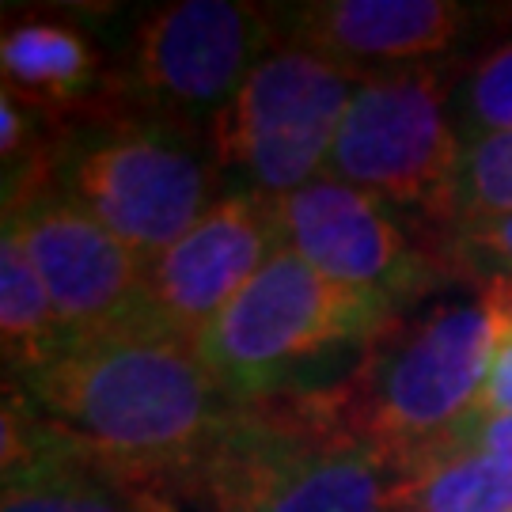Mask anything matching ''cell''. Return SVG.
I'll use <instances>...</instances> for the list:
<instances>
[{
    "mask_svg": "<svg viewBox=\"0 0 512 512\" xmlns=\"http://www.w3.org/2000/svg\"><path fill=\"white\" fill-rule=\"evenodd\" d=\"M12 384L145 501L183 490L243 410L194 342L164 327L73 338Z\"/></svg>",
    "mask_w": 512,
    "mask_h": 512,
    "instance_id": "6da1fadb",
    "label": "cell"
},
{
    "mask_svg": "<svg viewBox=\"0 0 512 512\" xmlns=\"http://www.w3.org/2000/svg\"><path fill=\"white\" fill-rule=\"evenodd\" d=\"M497 323L478 300H444L421 315H395L342 384L308 391L315 418L365 444L391 475L452 452L475 421Z\"/></svg>",
    "mask_w": 512,
    "mask_h": 512,
    "instance_id": "7a4b0ae2",
    "label": "cell"
},
{
    "mask_svg": "<svg viewBox=\"0 0 512 512\" xmlns=\"http://www.w3.org/2000/svg\"><path fill=\"white\" fill-rule=\"evenodd\" d=\"M50 183L145 266L224 198L209 137L148 114H107L69 126Z\"/></svg>",
    "mask_w": 512,
    "mask_h": 512,
    "instance_id": "3957f363",
    "label": "cell"
},
{
    "mask_svg": "<svg viewBox=\"0 0 512 512\" xmlns=\"http://www.w3.org/2000/svg\"><path fill=\"white\" fill-rule=\"evenodd\" d=\"M391 486L365 444L277 395L239 410L183 494L205 512H391Z\"/></svg>",
    "mask_w": 512,
    "mask_h": 512,
    "instance_id": "277c9868",
    "label": "cell"
},
{
    "mask_svg": "<svg viewBox=\"0 0 512 512\" xmlns=\"http://www.w3.org/2000/svg\"><path fill=\"white\" fill-rule=\"evenodd\" d=\"M399 311L315 274L277 247L243 293L198 334V357L239 406L289 395L300 368L338 346H368Z\"/></svg>",
    "mask_w": 512,
    "mask_h": 512,
    "instance_id": "5b68a950",
    "label": "cell"
},
{
    "mask_svg": "<svg viewBox=\"0 0 512 512\" xmlns=\"http://www.w3.org/2000/svg\"><path fill=\"white\" fill-rule=\"evenodd\" d=\"M277 42V16L266 4H160L137 23L118 73H110V114H148L209 137Z\"/></svg>",
    "mask_w": 512,
    "mask_h": 512,
    "instance_id": "8992f818",
    "label": "cell"
},
{
    "mask_svg": "<svg viewBox=\"0 0 512 512\" xmlns=\"http://www.w3.org/2000/svg\"><path fill=\"white\" fill-rule=\"evenodd\" d=\"M365 76L315 50L277 42L213 122L209 145L220 171L239 175L243 190L274 202L315 183L327 171L338 122Z\"/></svg>",
    "mask_w": 512,
    "mask_h": 512,
    "instance_id": "52a82bcc",
    "label": "cell"
},
{
    "mask_svg": "<svg viewBox=\"0 0 512 512\" xmlns=\"http://www.w3.org/2000/svg\"><path fill=\"white\" fill-rule=\"evenodd\" d=\"M459 160L448 80L433 65H414L357 84L323 175L384 205L452 217Z\"/></svg>",
    "mask_w": 512,
    "mask_h": 512,
    "instance_id": "ba28073f",
    "label": "cell"
},
{
    "mask_svg": "<svg viewBox=\"0 0 512 512\" xmlns=\"http://www.w3.org/2000/svg\"><path fill=\"white\" fill-rule=\"evenodd\" d=\"M4 228L35 262L69 338L164 327L148 300L145 262L50 179L4 202Z\"/></svg>",
    "mask_w": 512,
    "mask_h": 512,
    "instance_id": "9c48e42d",
    "label": "cell"
},
{
    "mask_svg": "<svg viewBox=\"0 0 512 512\" xmlns=\"http://www.w3.org/2000/svg\"><path fill=\"white\" fill-rule=\"evenodd\" d=\"M277 228L281 247L315 274L372 296L399 315L440 277L433 258L406 236L384 202L327 175L277 198Z\"/></svg>",
    "mask_w": 512,
    "mask_h": 512,
    "instance_id": "30bf717a",
    "label": "cell"
},
{
    "mask_svg": "<svg viewBox=\"0 0 512 512\" xmlns=\"http://www.w3.org/2000/svg\"><path fill=\"white\" fill-rule=\"evenodd\" d=\"M281 247L277 202L255 190L224 194L179 243L148 266V300L171 334L198 342Z\"/></svg>",
    "mask_w": 512,
    "mask_h": 512,
    "instance_id": "8fae6325",
    "label": "cell"
},
{
    "mask_svg": "<svg viewBox=\"0 0 512 512\" xmlns=\"http://www.w3.org/2000/svg\"><path fill=\"white\" fill-rule=\"evenodd\" d=\"M274 16L281 42L357 73H391L448 54L471 12L456 0H311Z\"/></svg>",
    "mask_w": 512,
    "mask_h": 512,
    "instance_id": "7c38bea8",
    "label": "cell"
},
{
    "mask_svg": "<svg viewBox=\"0 0 512 512\" xmlns=\"http://www.w3.org/2000/svg\"><path fill=\"white\" fill-rule=\"evenodd\" d=\"M0 73L4 92L57 118L61 126L95 122L103 114L99 103H110L107 65L73 19H8L0 35Z\"/></svg>",
    "mask_w": 512,
    "mask_h": 512,
    "instance_id": "4fadbf2b",
    "label": "cell"
},
{
    "mask_svg": "<svg viewBox=\"0 0 512 512\" xmlns=\"http://www.w3.org/2000/svg\"><path fill=\"white\" fill-rule=\"evenodd\" d=\"M0 342L8 380H23L50 365L73 342L57 319L54 300L46 293L35 262L8 228L0 236Z\"/></svg>",
    "mask_w": 512,
    "mask_h": 512,
    "instance_id": "5bb4252c",
    "label": "cell"
},
{
    "mask_svg": "<svg viewBox=\"0 0 512 512\" xmlns=\"http://www.w3.org/2000/svg\"><path fill=\"white\" fill-rule=\"evenodd\" d=\"M391 512H512V463L459 448L399 475Z\"/></svg>",
    "mask_w": 512,
    "mask_h": 512,
    "instance_id": "9a60e30c",
    "label": "cell"
},
{
    "mask_svg": "<svg viewBox=\"0 0 512 512\" xmlns=\"http://www.w3.org/2000/svg\"><path fill=\"white\" fill-rule=\"evenodd\" d=\"M148 501L84 448L8 478L0 512H145Z\"/></svg>",
    "mask_w": 512,
    "mask_h": 512,
    "instance_id": "2e32d148",
    "label": "cell"
},
{
    "mask_svg": "<svg viewBox=\"0 0 512 512\" xmlns=\"http://www.w3.org/2000/svg\"><path fill=\"white\" fill-rule=\"evenodd\" d=\"M452 107V122L463 145L512 133V38L478 57Z\"/></svg>",
    "mask_w": 512,
    "mask_h": 512,
    "instance_id": "e0dca14e",
    "label": "cell"
},
{
    "mask_svg": "<svg viewBox=\"0 0 512 512\" xmlns=\"http://www.w3.org/2000/svg\"><path fill=\"white\" fill-rule=\"evenodd\" d=\"M486 213H512V133L463 145L452 220L486 217Z\"/></svg>",
    "mask_w": 512,
    "mask_h": 512,
    "instance_id": "ac0fdd59",
    "label": "cell"
},
{
    "mask_svg": "<svg viewBox=\"0 0 512 512\" xmlns=\"http://www.w3.org/2000/svg\"><path fill=\"white\" fill-rule=\"evenodd\" d=\"M452 258L471 274L490 281L512 277V213L452 220Z\"/></svg>",
    "mask_w": 512,
    "mask_h": 512,
    "instance_id": "d6986e66",
    "label": "cell"
},
{
    "mask_svg": "<svg viewBox=\"0 0 512 512\" xmlns=\"http://www.w3.org/2000/svg\"><path fill=\"white\" fill-rule=\"evenodd\" d=\"M475 418H512V327H501V323H497L490 365H486V384H482V395H478Z\"/></svg>",
    "mask_w": 512,
    "mask_h": 512,
    "instance_id": "ffe728a7",
    "label": "cell"
},
{
    "mask_svg": "<svg viewBox=\"0 0 512 512\" xmlns=\"http://www.w3.org/2000/svg\"><path fill=\"white\" fill-rule=\"evenodd\" d=\"M459 448H478V452H490V456L512 463V418H475L463 429L452 452Z\"/></svg>",
    "mask_w": 512,
    "mask_h": 512,
    "instance_id": "44dd1931",
    "label": "cell"
},
{
    "mask_svg": "<svg viewBox=\"0 0 512 512\" xmlns=\"http://www.w3.org/2000/svg\"><path fill=\"white\" fill-rule=\"evenodd\" d=\"M482 304L490 308V315L501 327H512V277L509 281H490L482 289Z\"/></svg>",
    "mask_w": 512,
    "mask_h": 512,
    "instance_id": "7402d4cb",
    "label": "cell"
}]
</instances>
